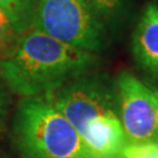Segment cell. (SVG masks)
<instances>
[{
    "instance_id": "1",
    "label": "cell",
    "mask_w": 158,
    "mask_h": 158,
    "mask_svg": "<svg viewBox=\"0 0 158 158\" xmlns=\"http://www.w3.org/2000/svg\"><path fill=\"white\" fill-rule=\"evenodd\" d=\"M101 56L32 28L0 60V79L23 97L51 94L85 74L95 72Z\"/></svg>"
},
{
    "instance_id": "2",
    "label": "cell",
    "mask_w": 158,
    "mask_h": 158,
    "mask_svg": "<svg viewBox=\"0 0 158 158\" xmlns=\"http://www.w3.org/2000/svg\"><path fill=\"white\" fill-rule=\"evenodd\" d=\"M11 139L21 158H90L79 132L46 95L19 101Z\"/></svg>"
},
{
    "instance_id": "3",
    "label": "cell",
    "mask_w": 158,
    "mask_h": 158,
    "mask_svg": "<svg viewBox=\"0 0 158 158\" xmlns=\"http://www.w3.org/2000/svg\"><path fill=\"white\" fill-rule=\"evenodd\" d=\"M33 28L98 55L111 44L89 0H38Z\"/></svg>"
},
{
    "instance_id": "4",
    "label": "cell",
    "mask_w": 158,
    "mask_h": 158,
    "mask_svg": "<svg viewBox=\"0 0 158 158\" xmlns=\"http://www.w3.org/2000/svg\"><path fill=\"white\" fill-rule=\"evenodd\" d=\"M46 96L79 135L94 119L118 115L116 81L107 73L85 74Z\"/></svg>"
},
{
    "instance_id": "5",
    "label": "cell",
    "mask_w": 158,
    "mask_h": 158,
    "mask_svg": "<svg viewBox=\"0 0 158 158\" xmlns=\"http://www.w3.org/2000/svg\"><path fill=\"white\" fill-rule=\"evenodd\" d=\"M115 81L127 143H158V107L149 87L128 70L119 73Z\"/></svg>"
},
{
    "instance_id": "6",
    "label": "cell",
    "mask_w": 158,
    "mask_h": 158,
    "mask_svg": "<svg viewBox=\"0 0 158 158\" xmlns=\"http://www.w3.org/2000/svg\"><path fill=\"white\" fill-rule=\"evenodd\" d=\"M131 49L144 70L158 59V1L148 0L142 7L131 36Z\"/></svg>"
},
{
    "instance_id": "7",
    "label": "cell",
    "mask_w": 158,
    "mask_h": 158,
    "mask_svg": "<svg viewBox=\"0 0 158 158\" xmlns=\"http://www.w3.org/2000/svg\"><path fill=\"white\" fill-rule=\"evenodd\" d=\"M111 39L123 36L135 15V0H89Z\"/></svg>"
},
{
    "instance_id": "8",
    "label": "cell",
    "mask_w": 158,
    "mask_h": 158,
    "mask_svg": "<svg viewBox=\"0 0 158 158\" xmlns=\"http://www.w3.org/2000/svg\"><path fill=\"white\" fill-rule=\"evenodd\" d=\"M38 0H0V8L5 12L18 34L33 28Z\"/></svg>"
},
{
    "instance_id": "9",
    "label": "cell",
    "mask_w": 158,
    "mask_h": 158,
    "mask_svg": "<svg viewBox=\"0 0 158 158\" xmlns=\"http://www.w3.org/2000/svg\"><path fill=\"white\" fill-rule=\"evenodd\" d=\"M19 36L20 34L15 32L8 17L0 8V60L13 51Z\"/></svg>"
},
{
    "instance_id": "10",
    "label": "cell",
    "mask_w": 158,
    "mask_h": 158,
    "mask_svg": "<svg viewBox=\"0 0 158 158\" xmlns=\"http://www.w3.org/2000/svg\"><path fill=\"white\" fill-rule=\"evenodd\" d=\"M123 158H158V143L127 144Z\"/></svg>"
},
{
    "instance_id": "11",
    "label": "cell",
    "mask_w": 158,
    "mask_h": 158,
    "mask_svg": "<svg viewBox=\"0 0 158 158\" xmlns=\"http://www.w3.org/2000/svg\"><path fill=\"white\" fill-rule=\"evenodd\" d=\"M12 100L10 90L0 79V131H4L11 111Z\"/></svg>"
},
{
    "instance_id": "12",
    "label": "cell",
    "mask_w": 158,
    "mask_h": 158,
    "mask_svg": "<svg viewBox=\"0 0 158 158\" xmlns=\"http://www.w3.org/2000/svg\"><path fill=\"white\" fill-rule=\"evenodd\" d=\"M144 70H145V72H147V73L158 83V59L156 60V61H153V62L151 63L149 67L145 68Z\"/></svg>"
},
{
    "instance_id": "13",
    "label": "cell",
    "mask_w": 158,
    "mask_h": 158,
    "mask_svg": "<svg viewBox=\"0 0 158 158\" xmlns=\"http://www.w3.org/2000/svg\"><path fill=\"white\" fill-rule=\"evenodd\" d=\"M144 83H145V85L149 87V89L151 90L153 97H155V100H156V103H157V107H158V85L153 82L152 80H149L148 77L145 79Z\"/></svg>"
},
{
    "instance_id": "14",
    "label": "cell",
    "mask_w": 158,
    "mask_h": 158,
    "mask_svg": "<svg viewBox=\"0 0 158 158\" xmlns=\"http://www.w3.org/2000/svg\"><path fill=\"white\" fill-rule=\"evenodd\" d=\"M0 158H8V157H6L5 155H2V153H0Z\"/></svg>"
}]
</instances>
